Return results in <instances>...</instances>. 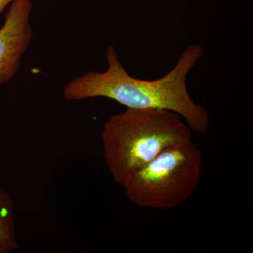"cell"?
Here are the masks:
<instances>
[{"label": "cell", "instance_id": "obj_2", "mask_svg": "<svg viewBox=\"0 0 253 253\" xmlns=\"http://www.w3.org/2000/svg\"><path fill=\"white\" fill-rule=\"evenodd\" d=\"M101 139L110 174L122 186L163 151L192 141L191 128L182 117L158 109H126L113 115Z\"/></svg>", "mask_w": 253, "mask_h": 253}, {"label": "cell", "instance_id": "obj_6", "mask_svg": "<svg viewBox=\"0 0 253 253\" xmlns=\"http://www.w3.org/2000/svg\"><path fill=\"white\" fill-rule=\"evenodd\" d=\"M16 1H18V0H0V14L4 11L8 5L12 4Z\"/></svg>", "mask_w": 253, "mask_h": 253}, {"label": "cell", "instance_id": "obj_5", "mask_svg": "<svg viewBox=\"0 0 253 253\" xmlns=\"http://www.w3.org/2000/svg\"><path fill=\"white\" fill-rule=\"evenodd\" d=\"M18 248L14 201L0 184V253H13Z\"/></svg>", "mask_w": 253, "mask_h": 253}, {"label": "cell", "instance_id": "obj_4", "mask_svg": "<svg viewBox=\"0 0 253 253\" xmlns=\"http://www.w3.org/2000/svg\"><path fill=\"white\" fill-rule=\"evenodd\" d=\"M31 0L14 1L10 4L0 28V89L16 76L31 44Z\"/></svg>", "mask_w": 253, "mask_h": 253}, {"label": "cell", "instance_id": "obj_1", "mask_svg": "<svg viewBox=\"0 0 253 253\" xmlns=\"http://www.w3.org/2000/svg\"><path fill=\"white\" fill-rule=\"evenodd\" d=\"M202 55L199 44H191L169 73L149 81L131 76L121 64L115 48L110 46L106 51L107 69L75 78L65 86L63 96L69 101L107 98L126 109L169 110L182 117L191 130L204 134L209 126V115L193 101L186 87V77Z\"/></svg>", "mask_w": 253, "mask_h": 253}, {"label": "cell", "instance_id": "obj_3", "mask_svg": "<svg viewBox=\"0 0 253 253\" xmlns=\"http://www.w3.org/2000/svg\"><path fill=\"white\" fill-rule=\"evenodd\" d=\"M203 158L192 141L163 151L123 186L126 197L142 208L170 210L184 204L197 189Z\"/></svg>", "mask_w": 253, "mask_h": 253}]
</instances>
